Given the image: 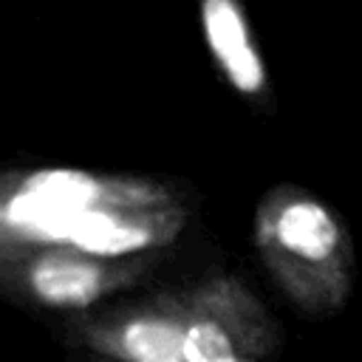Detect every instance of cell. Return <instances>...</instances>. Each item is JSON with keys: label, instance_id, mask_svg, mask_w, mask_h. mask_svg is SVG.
<instances>
[{"label": "cell", "instance_id": "1", "mask_svg": "<svg viewBox=\"0 0 362 362\" xmlns=\"http://www.w3.org/2000/svg\"><path fill=\"white\" fill-rule=\"evenodd\" d=\"M260 249L288 297L311 311H339L354 291V243L342 221L305 189H277L260 212Z\"/></svg>", "mask_w": 362, "mask_h": 362}, {"label": "cell", "instance_id": "2", "mask_svg": "<svg viewBox=\"0 0 362 362\" xmlns=\"http://www.w3.org/2000/svg\"><path fill=\"white\" fill-rule=\"evenodd\" d=\"M102 184L74 167H51L28 175L8 198L3 221L25 240L68 246L85 212L102 206Z\"/></svg>", "mask_w": 362, "mask_h": 362}, {"label": "cell", "instance_id": "3", "mask_svg": "<svg viewBox=\"0 0 362 362\" xmlns=\"http://www.w3.org/2000/svg\"><path fill=\"white\" fill-rule=\"evenodd\" d=\"M201 28L226 82L243 96H257L266 88V68L240 3L201 0Z\"/></svg>", "mask_w": 362, "mask_h": 362}, {"label": "cell", "instance_id": "4", "mask_svg": "<svg viewBox=\"0 0 362 362\" xmlns=\"http://www.w3.org/2000/svg\"><path fill=\"white\" fill-rule=\"evenodd\" d=\"M102 269L93 257L79 252H48L42 255L31 272L28 286L45 305L54 308H85L102 294Z\"/></svg>", "mask_w": 362, "mask_h": 362}, {"label": "cell", "instance_id": "5", "mask_svg": "<svg viewBox=\"0 0 362 362\" xmlns=\"http://www.w3.org/2000/svg\"><path fill=\"white\" fill-rule=\"evenodd\" d=\"M153 243H156V232L150 226L127 221L105 206L85 212L68 240V246L85 257H124Z\"/></svg>", "mask_w": 362, "mask_h": 362}, {"label": "cell", "instance_id": "6", "mask_svg": "<svg viewBox=\"0 0 362 362\" xmlns=\"http://www.w3.org/2000/svg\"><path fill=\"white\" fill-rule=\"evenodd\" d=\"M184 328L164 317H139L122 331V354L130 362H184Z\"/></svg>", "mask_w": 362, "mask_h": 362}, {"label": "cell", "instance_id": "7", "mask_svg": "<svg viewBox=\"0 0 362 362\" xmlns=\"http://www.w3.org/2000/svg\"><path fill=\"white\" fill-rule=\"evenodd\" d=\"M184 362H249V351L223 320L198 317L184 328Z\"/></svg>", "mask_w": 362, "mask_h": 362}]
</instances>
